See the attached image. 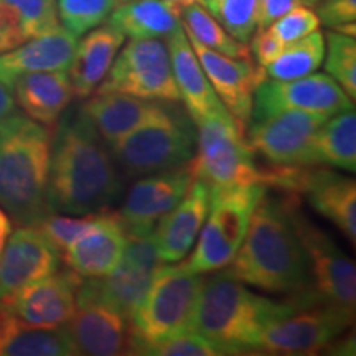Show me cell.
Masks as SVG:
<instances>
[{
  "instance_id": "6da1fadb",
  "label": "cell",
  "mask_w": 356,
  "mask_h": 356,
  "mask_svg": "<svg viewBox=\"0 0 356 356\" xmlns=\"http://www.w3.org/2000/svg\"><path fill=\"white\" fill-rule=\"evenodd\" d=\"M51 137L48 204L71 216L108 210L122 180L111 149L83 108L63 113Z\"/></svg>"
},
{
  "instance_id": "7a4b0ae2",
  "label": "cell",
  "mask_w": 356,
  "mask_h": 356,
  "mask_svg": "<svg viewBox=\"0 0 356 356\" xmlns=\"http://www.w3.org/2000/svg\"><path fill=\"white\" fill-rule=\"evenodd\" d=\"M231 277L273 293H300L312 284L309 261L293 229L286 200L261 198L241 246L229 262Z\"/></svg>"
},
{
  "instance_id": "3957f363",
  "label": "cell",
  "mask_w": 356,
  "mask_h": 356,
  "mask_svg": "<svg viewBox=\"0 0 356 356\" xmlns=\"http://www.w3.org/2000/svg\"><path fill=\"white\" fill-rule=\"evenodd\" d=\"M299 305L297 297L277 302L257 296L221 270L203 279L190 328L207 338L222 355L254 353L257 337Z\"/></svg>"
},
{
  "instance_id": "277c9868",
  "label": "cell",
  "mask_w": 356,
  "mask_h": 356,
  "mask_svg": "<svg viewBox=\"0 0 356 356\" xmlns=\"http://www.w3.org/2000/svg\"><path fill=\"white\" fill-rule=\"evenodd\" d=\"M51 134L29 115L0 121V207L20 225H35L50 213L48 172Z\"/></svg>"
},
{
  "instance_id": "5b68a950",
  "label": "cell",
  "mask_w": 356,
  "mask_h": 356,
  "mask_svg": "<svg viewBox=\"0 0 356 356\" xmlns=\"http://www.w3.org/2000/svg\"><path fill=\"white\" fill-rule=\"evenodd\" d=\"M197 124L188 111L160 101L157 109L111 152L127 177H147L186 165L197 152Z\"/></svg>"
},
{
  "instance_id": "8992f818",
  "label": "cell",
  "mask_w": 356,
  "mask_h": 356,
  "mask_svg": "<svg viewBox=\"0 0 356 356\" xmlns=\"http://www.w3.org/2000/svg\"><path fill=\"white\" fill-rule=\"evenodd\" d=\"M178 262L159 267L144 299L129 318L131 355H139L144 346L190 328L203 277Z\"/></svg>"
},
{
  "instance_id": "52a82bcc",
  "label": "cell",
  "mask_w": 356,
  "mask_h": 356,
  "mask_svg": "<svg viewBox=\"0 0 356 356\" xmlns=\"http://www.w3.org/2000/svg\"><path fill=\"white\" fill-rule=\"evenodd\" d=\"M266 190L262 184L210 190V211L198 243L188 259H181L186 269L197 274L225 269L241 246L252 211Z\"/></svg>"
},
{
  "instance_id": "ba28073f",
  "label": "cell",
  "mask_w": 356,
  "mask_h": 356,
  "mask_svg": "<svg viewBox=\"0 0 356 356\" xmlns=\"http://www.w3.org/2000/svg\"><path fill=\"white\" fill-rule=\"evenodd\" d=\"M197 131V152L188 162L193 180L203 181L210 190L261 184L256 152L228 109L204 118Z\"/></svg>"
},
{
  "instance_id": "9c48e42d",
  "label": "cell",
  "mask_w": 356,
  "mask_h": 356,
  "mask_svg": "<svg viewBox=\"0 0 356 356\" xmlns=\"http://www.w3.org/2000/svg\"><path fill=\"white\" fill-rule=\"evenodd\" d=\"M299 305L267 323L257 337L254 353L312 355L328 348L353 323V312L328 304L314 289L296 293Z\"/></svg>"
},
{
  "instance_id": "30bf717a",
  "label": "cell",
  "mask_w": 356,
  "mask_h": 356,
  "mask_svg": "<svg viewBox=\"0 0 356 356\" xmlns=\"http://www.w3.org/2000/svg\"><path fill=\"white\" fill-rule=\"evenodd\" d=\"M162 264L165 262L160 259L152 234L127 238L121 261L109 274L81 277L76 289V305L99 302L129 320Z\"/></svg>"
},
{
  "instance_id": "8fae6325",
  "label": "cell",
  "mask_w": 356,
  "mask_h": 356,
  "mask_svg": "<svg viewBox=\"0 0 356 356\" xmlns=\"http://www.w3.org/2000/svg\"><path fill=\"white\" fill-rule=\"evenodd\" d=\"M95 92H122L149 101L178 102L168 48L159 38L131 40L115 55Z\"/></svg>"
},
{
  "instance_id": "7c38bea8",
  "label": "cell",
  "mask_w": 356,
  "mask_h": 356,
  "mask_svg": "<svg viewBox=\"0 0 356 356\" xmlns=\"http://www.w3.org/2000/svg\"><path fill=\"white\" fill-rule=\"evenodd\" d=\"M289 216L309 261L315 292L328 304L353 312L356 304L355 262L337 246V243L312 222L299 208L296 195L286 198Z\"/></svg>"
},
{
  "instance_id": "4fadbf2b",
  "label": "cell",
  "mask_w": 356,
  "mask_h": 356,
  "mask_svg": "<svg viewBox=\"0 0 356 356\" xmlns=\"http://www.w3.org/2000/svg\"><path fill=\"white\" fill-rule=\"evenodd\" d=\"M328 118L305 111H279L248 122V144L273 165L315 167L312 142Z\"/></svg>"
},
{
  "instance_id": "5bb4252c",
  "label": "cell",
  "mask_w": 356,
  "mask_h": 356,
  "mask_svg": "<svg viewBox=\"0 0 356 356\" xmlns=\"http://www.w3.org/2000/svg\"><path fill=\"white\" fill-rule=\"evenodd\" d=\"M353 102L328 74L312 73L287 81L266 78L252 96L251 119L264 118L279 111H305L332 118L353 109Z\"/></svg>"
},
{
  "instance_id": "9a60e30c",
  "label": "cell",
  "mask_w": 356,
  "mask_h": 356,
  "mask_svg": "<svg viewBox=\"0 0 356 356\" xmlns=\"http://www.w3.org/2000/svg\"><path fill=\"white\" fill-rule=\"evenodd\" d=\"M193 175L188 163L147 175L129 190L119 220L126 238H147L154 233L157 222L184 198Z\"/></svg>"
},
{
  "instance_id": "2e32d148",
  "label": "cell",
  "mask_w": 356,
  "mask_h": 356,
  "mask_svg": "<svg viewBox=\"0 0 356 356\" xmlns=\"http://www.w3.org/2000/svg\"><path fill=\"white\" fill-rule=\"evenodd\" d=\"M185 33L216 96L244 132L251 119L252 96L266 79L264 68L257 66L251 58H231L218 53L200 43L186 30Z\"/></svg>"
},
{
  "instance_id": "e0dca14e",
  "label": "cell",
  "mask_w": 356,
  "mask_h": 356,
  "mask_svg": "<svg viewBox=\"0 0 356 356\" xmlns=\"http://www.w3.org/2000/svg\"><path fill=\"white\" fill-rule=\"evenodd\" d=\"M81 275L71 269L53 273L0 302L12 317L33 327H60L76 312V289Z\"/></svg>"
},
{
  "instance_id": "ac0fdd59",
  "label": "cell",
  "mask_w": 356,
  "mask_h": 356,
  "mask_svg": "<svg viewBox=\"0 0 356 356\" xmlns=\"http://www.w3.org/2000/svg\"><path fill=\"white\" fill-rule=\"evenodd\" d=\"M61 252L32 225L13 231L0 252V302L56 273Z\"/></svg>"
},
{
  "instance_id": "d6986e66",
  "label": "cell",
  "mask_w": 356,
  "mask_h": 356,
  "mask_svg": "<svg viewBox=\"0 0 356 356\" xmlns=\"http://www.w3.org/2000/svg\"><path fill=\"white\" fill-rule=\"evenodd\" d=\"M126 241L118 213L102 210L88 231L61 252V257L68 269L81 277H101L119 264Z\"/></svg>"
},
{
  "instance_id": "ffe728a7",
  "label": "cell",
  "mask_w": 356,
  "mask_h": 356,
  "mask_svg": "<svg viewBox=\"0 0 356 356\" xmlns=\"http://www.w3.org/2000/svg\"><path fill=\"white\" fill-rule=\"evenodd\" d=\"M208 211L210 186L200 180H193L184 198L155 226L152 238L157 244L160 259L165 264L185 259L197 241Z\"/></svg>"
},
{
  "instance_id": "44dd1931",
  "label": "cell",
  "mask_w": 356,
  "mask_h": 356,
  "mask_svg": "<svg viewBox=\"0 0 356 356\" xmlns=\"http://www.w3.org/2000/svg\"><path fill=\"white\" fill-rule=\"evenodd\" d=\"M65 325L78 355H131L129 320L108 305L99 302L76 305L74 315Z\"/></svg>"
},
{
  "instance_id": "7402d4cb",
  "label": "cell",
  "mask_w": 356,
  "mask_h": 356,
  "mask_svg": "<svg viewBox=\"0 0 356 356\" xmlns=\"http://www.w3.org/2000/svg\"><path fill=\"white\" fill-rule=\"evenodd\" d=\"M78 38L63 26L26 40L19 47L0 53V83L12 88L20 76L37 71H68Z\"/></svg>"
},
{
  "instance_id": "603a6c76",
  "label": "cell",
  "mask_w": 356,
  "mask_h": 356,
  "mask_svg": "<svg viewBox=\"0 0 356 356\" xmlns=\"http://www.w3.org/2000/svg\"><path fill=\"white\" fill-rule=\"evenodd\" d=\"M167 48L180 101L185 102V108L195 124L225 108L208 81L184 26L180 25L170 37H167Z\"/></svg>"
},
{
  "instance_id": "cb8c5ba5",
  "label": "cell",
  "mask_w": 356,
  "mask_h": 356,
  "mask_svg": "<svg viewBox=\"0 0 356 356\" xmlns=\"http://www.w3.org/2000/svg\"><path fill=\"white\" fill-rule=\"evenodd\" d=\"M300 193H305L310 207L332 221L351 244L356 243V184L353 178L333 170H315L309 167Z\"/></svg>"
},
{
  "instance_id": "d4e9b609",
  "label": "cell",
  "mask_w": 356,
  "mask_h": 356,
  "mask_svg": "<svg viewBox=\"0 0 356 356\" xmlns=\"http://www.w3.org/2000/svg\"><path fill=\"white\" fill-rule=\"evenodd\" d=\"M124 40L126 35L114 25L106 24L89 30L86 37L78 42L68 68L73 95L78 99H86L96 91L121 50Z\"/></svg>"
},
{
  "instance_id": "484cf974",
  "label": "cell",
  "mask_w": 356,
  "mask_h": 356,
  "mask_svg": "<svg viewBox=\"0 0 356 356\" xmlns=\"http://www.w3.org/2000/svg\"><path fill=\"white\" fill-rule=\"evenodd\" d=\"M15 102L30 119L53 127L73 101V86L66 71H37L12 84Z\"/></svg>"
},
{
  "instance_id": "4316f807",
  "label": "cell",
  "mask_w": 356,
  "mask_h": 356,
  "mask_svg": "<svg viewBox=\"0 0 356 356\" xmlns=\"http://www.w3.org/2000/svg\"><path fill=\"white\" fill-rule=\"evenodd\" d=\"M83 104L84 113L109 149L122 140L157 109L160 101L140 99L122 92H92Z\"/></svg>"
},
{
  "instance_id": "83f0119b",
  "label": "cell",
  "mask_w": 356,
  "mask_h": 356,
  "mask_svg": "<svg viewBox=\"0 0 356 356\" xmlns=\"http://www.w3.org/2000/svg\"><path fill=\"white\" fill-rule=\"evenodd\" d=\"M0 355L71 356L78 353L66 325H60V327H33V325L20 322L7 312L2 335H0Z\"/></svg>"
},
{
  "instance_id": "f1b7e54d",
  "label": "cell",
  "mask_w": 356,
  "mask_h": 356,
  "mask_svg": "<svg viewBox=\"0 0 356 356\" xmlns=\"http://www.w3.org/2000/svg\"><path fill=\"white\" fill-rule=\"evenodd\" d=\"M108 24L132 40L167 38L180 26V20L163 0H131L111 12Z\"/></svg>"
},
{
  "instance_id": "f546056e",
  "label": "cell",
  "mask_w": 356,
  "mask_h": 356,
  "mask_svg": "<svg viewBox=\"0 0 356 356\" xmlns=\"http://www.w3.org/2000/svg\"><path fill=\"white\" fill-rule=\"evenodd\" d=\"M315 165L356 170V114L355 109L332 115L315 132L312 142Z\"/></svg>"
},
{
  "instance_id": "4dcf8cb0",
  "label": "cell",
  "mask_w": 356,
  "mask_h": 356,
  "mask_svg": "<svg viewBox=\"0 0 356 356\" xmlns=\"http://www.w3.org/2000/svg\"><path fill=\"white\" fill-rule=\"evenodd\" d=\"M325 56V40L323 35L315 30L307 37L289 43L279 56L269 65L264 66L266 78L280 79H296L315 73L323 63Z\"/></svg>"
},
{
  "instance_id": "1f68e13d",
  "label": "cell",
  "mask_w": 356,
  "mask_h": 356,
  "mask_svg": "<svg viewBox=\"0 0 356 356\" xmlns=\"http://www.w3.org/2000/svg\"><path fill=\"white\" fill-rule=\"evenodd\" d=\"M181 17L184 29L204 47L231 58H251L246 44L231 37L203 6H198L197 2L191 3L185 8Z\"/></svg>"
},
{
  "instance_id": "d6a6232c",
  "label": "cell",
  "mask_w": 356,
  "mask_h": 356,
  "mask_svg": "<svg viewBox=\"0 0 356 356\" xmlns=\"http://www.w3.org/2000/svg\"><path fill=\"white\" fill-rule=\"evenodd\" d=\"M325 70L335 79L351 101L356 99V42L355 37L340 32L327 33Z\"/></svg>"
},
{
  "instance_id": "836d02e7",
  "label": "cell",
  "mask_w": 356,
  "mask_h": 356,
  "mask_svg": "<svg viewBox=\"0 0 356 356\" xmlns=\"http://www.w3.org/2000/svg\"><path fill=\"white\" fill-rule=\"evenodd\" d=\"M56 3L63 29L76 38L104 24L115 8L114 0H58Z\"/></svg>"
},
{
  "instance_id": "e575fe53",
  "label": "cell",
  "mask_w": 356,
  "mask_h": 356,
  "mask_svg": "<svg viewBox=\"0 0 356 356\" xmlns=\"http://www.w3.org/2000/svg\"><path fill=\"white\" fill-rule=\"evenodd\" d=\"M259 0H220L215 17L238 42L246 43L257 29Z\"/></svg>"
},
{
  "instance_id": "d590c367",
  "label": "cell",
  "mask_w": 356,
  "mask_h": 356,
  "mask_svg": "<svg viewBox=\"0 0 356 356\" xmlns=\"http://www.w3.org/2000/svg\"><path fill=\"white\" fill-rule=\"evenodd\" d=\"M139 355L149 356H218L222 355L220 348L210 343L207 338L198 335L191 328L177 332L173 335L163 338L157 343L147 345L140 350Z\"/></svg>"
},
{
  "instance_id": "8d00e7d4",
  "label": "cell",
  "mask_w": 356,
  "mask_h": 356,
  "mask_svg": "<svg viewBox=\"0 0 356 356\" xmlns=\"http://www.w3.org/2000/svg\"><path fill=\"white\" fill-rule=\"evenodd\" d=\"M97 215H99V211L81 215L79 218H71V215L60 216L50 213L32 226H35L58 251L63 252L74 239H78L84 231H88L89 226L96 221Z\"/></svg>"
},
{
  "instance_id": "74e56055",
  "label": "cell",
  "mask_w": 356,
  "mask_h": 356,
  "mask_svg": "<svg viewBox=\"0 0 356 356\" xmlns=\"http://www.w3.org/2000/svg\"><path fill=\"white\" fill-rule=\"evenodd\" d=\"M19 12L26 37L33 38L60 26L56 0H3Z\"/></svg>"
},
{
  "instance_id": "f35d334b",
  "label": "cell",
  "mask_w": 356,
  "mask_h": 356,
  "mask_svg": "<svg viewBox=\"0 0 356 356\" xmlns=\"http://www.w3.org/2000/svg\"><path fill=\"white\" fill-rule=\"evenodd\" d=\"M318 26L320 20L317 13L304 7V3H302V6L289 10L279 20H275L269 29L273 30L280 42L284 44H289L307 37V35L315 32V30H318Z\"/></svg>"
},
{
  "instance_id": "ab89813d",
  "label": "cell",
  "mask_w": 356,
  "mask_h": 356,
  "mask_svg": "<svg viewBox=\"0 0 356 356\" xmlns=\"http://www.w3.org/2000/svg\"><path fill=\"white\" fill-rule=\"evenodd\" d=\"M29 37L22 25L19 12L10 3L0 0V53L19 47Z\"/></svg>"
},
{
  "instance_id": "60d3db41",
  "label": "cell",
  "mask_w": 356,
  "mask_h": 356,
  "mask_svg": "<svg viewBox=\"0 0 356 356\" xmlns=\"http://www.w3.org/2000/svg\"><path fill=\"white\" fill-rule=\"evenodd\" d=\"M317 17L320 24L328 29L353 24L356 22V0H322L318 3Z\"/></svg>"
},
{
  "instance_id": "b9f144b4",
  "label": "cell",
  "mask_w": 356,
  "mask_h": 356,
  "mask_svg": "<svg viewBox=\"0 0 356 356\" xmlns=\"http://www.w3.org/2000/svg\"><path fill=\"white\" fill-rule=\"evenodd\" d=\"M284 47L286 44L280 42L273 30L267 26V29H261L254 35L251 43V51L254 60L257 61V65L264 68V66H267L270 61H274L279 56V53L284 50Z\"/></svg>"
},
{
  "instance_id": "7bdbcfd3",
  "label": "cell",
  "mask_w": 356,
  "mask_h": 356,
  "mask_svg": "<svg viewBox=\"0 0 356 356\" xmlns=\"http://www.w3.org/2000/svg\"><path fill=\"white\" fill-rule=\"evenodd\" d=\"M302 0H259V15H257V26L267 29L286 15L289 10L302 6Z\"/></svg>"
},
{
  "instance_id": "ee69618b",
  "label": "cell",
  "mask_w": 356,
  "mask_h": 356,
  "mask_svg": "<svg viewBox=\"0 0 356 356\" xmlns=\"http://www.w3.org/2000/svg\"><path fill=\"white\" fill-rule=\"evenodd\" d=\"M15 111V97H13L12 88L0 83V121Z\"/></svg>"
},
{
  "instance_id": "f6af8a7d",
  "label": "cell",
  "mask_w": 356,
  "mask_h": 356,
  "mask_svg": "<svg viewBox=\"0 0 356 356\" xmlns=\"http://www.w3.org/2000/svg\"><path fill=\"white\" fill-rule=\"evenodd\" d=\"M163 2H165L167 7L170 8L173 13H175L178 19H180L181 13H184L185 8L190 7L191 3L197 2V0H163Z\"/></svg>"
},
{
  "instance_id": "bcb514c9",
  "label": "cell",
  "mask_w": 356,
  "mask_h": 356,
  "mask_svg": "<svg viewBox=\"0 0 356 356\" xmlns=\"http://www.w3.org/2000/svg\"><path fill=\"white\" fill-rule=\"evenodd\" d=\"M8 234H10V220L6 210L0 207V238H8Z\"/></svg>"
},
{
  "instance_id": "7dc6e473",
  "label": "cell",
  "mask_w": 356,
  "mask_h": 356,
  "mask_svg": "<svg viewBox=\"0 0 356 356\" xmlns=\"http://www.w3.org/2000/svg\"><path fill=\"white\" fill-rule=\"evenodd\" d=\"M200 3H202L203 7H207V10L210 12L213 17H215L216 8H218V3H220V0H200Z\"/></svg>"
},
{
  "instance_id": "c3c4849f",
  "label": "cell",
  "mask_w": 356,
  "mask_h": 356,
  "mask_svg": "<svg viewBox=\"0 0 356 356\" xmlns=\"http://www.w3.org/2000/svg\"><path fill=\"white\" fill-rule=\"evenodd\" d=\"M6 241H7V238H0V252H2L3 244H6Z\"/></svg>"
},
{
  "instance_id": "681fc988",
  "label": "cell",
  "mask_w": 356,
  "mask_h": 356,
  "mask_svg": "<svg viewBox=\"0 0 356 356\" xmlns=\"http://www.w3.org/2000/svg\"><path fill=\"white\" fill-rule=\"evenodd\" d=\"M115 2V7L118 6H121V3H126V2H131V0H114Z\"/></svg>"
},
{
  "instance_id": "f907efd6",
  "label": "cell",
  "mask_w": 356,
  "mask_h": 356,
  "mask_svg": "<svg viewBox=\"0 0 356 356\" xmlns=\"http://www.w3.org/2000/svg\"><path fill=\"white\" fill-rule=\"evenodd\" d=\"M302 2H305V3H310V6H312V3H317L318 0H302Z\"/></svg>"
}]
</instances>
